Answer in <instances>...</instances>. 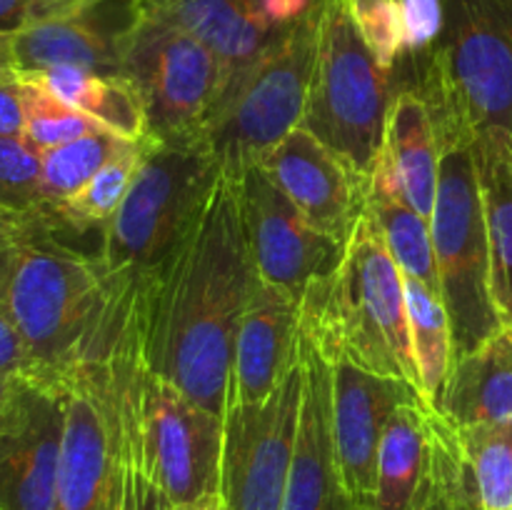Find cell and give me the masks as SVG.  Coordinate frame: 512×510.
<instances>
[{
	"instance_id": "1",
	"label": "cell",
	"mask_w": 512,
	"mask_h": 510,
	"mask_svg": "<svg viewBox=\"0 0 512 510\" xmlns=\"http://www.w3.org/2000/svg\"><path fill=\"white\" fill-rule=\"evenodd\" d=\"M258 283L235 180L220 175L170 263L148 280L145 360L155 375L225 415L240 318Z\"/></svg>"
},
{
	"instance_id": "2",
	"label": "cell",
	"mask_w": 512,
	"mask_h": 510,
	"mask_svg": "<svg viewBox=\"0 0 512 510\" xmlns=\"http://www.w3.org/2000/svg\"><path fill=\"white\" fill-rule=\"evenodd\" d=\"M138 278L113 275L30 220L20 240L8 305L33 363V378L65 383L98 360L133 305Z\"/></svg>"
},
{
	"instance_id": "3",
	"label": "cell",
	"mask_w": 512,
	"mask_h": 510,
	"mask_svg": "<svg viewBox=\"0 0 512 510\" xmlns=\"http://www.w3.org/2000/svg\"><path fill=\"white\" fill-rule=\"evenodd\" d=\"M440 150L473 145L483 130L512 135V0H445V30L428 58L410 65Z\"/></svg>"
},
{
	"instance_id": "4",
	"label": "cell",
	"mask_w": 512,
	"mask_h": 510,
	"mask_svg": "<svg viewBox=\"0 0 512 510\" xmlns=\"http://www.w3.org/2000/svg\"><path fill=\"white\" fill-rule=\"evenodd\" d=\"M300 310L323 350L418 385L403 270L368 210L345 243L335 278Z\"/></svg>"
},
{
	"instance_id": "5",
	"label": "cell",
	"mask_w": 512,
	"mask_h": 510,
	"mask_svg": "<svg viewBox=\"0 0 512 510\" xmlns=\"http://www.w3.org/2000/svg\"><path fill=\"white\" fill-rule=\"evenodd\" d=\"M220 170L200 135L145 140L143 160L118 213L105 225L100 260L113 275L153 280L208 205Z\"/></svg>"
},
{
	"instance_id": "6",
	"label": "cell",
	"mask_w": 512,
	"mask_h": 510,
	"mask_svg": "<svg viewBox=\"0 0 512 510\" xmlns=\"http://www.w3.org/2000/svg\"><path fill=\"white\" fill-rule=\"evenodd\" d=\"M320 15L278 30L253 60L233 70L228 88L205 120L208 143L228 178L263 163L265 155L303 125L318 50Z\"/></svg>"
},
{
	"instance_id": "7",
	"label": "cell",
	"mask_w": 512,
	"mask_h": 510,
	"mask_svg": "<svg viewBox=\"0 0 512 510\" xmlns=\"http://www.w3.org/2000/svg\"><path fill=\"white\" fill-rule=\"evenodd\" d=\"M395 90V73L380 68L373 58L350 18L348 3L328 0L320 13L303 128L368 180L383 148Z\"/></svg>"
},
{
	"instance_id": "8",
	"label": "cell",
	"mask_w": 512,
	"mask_h": 510,
	"mask_svg": "<svg viewBox=\"0 0 512 510\" xmlns=\"http://www.w3.org/2000/svg\"><path fill=\"white\" fill-rule=\"evenodd\" d=\"M233 70L203 40L155 15L133 13L120 35V75L138 88L155 140L200 135Z\"/></svg>"
},
{
	"instance_id": "9",
	"label": "cell",
	"mask_w": 512,
	"mask_h": 510,
	"mask_svg": "<svg viewBox=\"0 0 512 510\" xmlns=\"http://www.w3.org/2000/svg\"><path fill=\"white\" fill-rule=\"evenodd\" d=\"M430 233L458 360L503 328L490 285L488 230L473 145L443 150Z\"/></svg>"
},
{
	"instance_id": "10",
	"label": "cell",
	"mask_w": 512,
	"mask_h": 510,
	"mask_svg": "<svg viewBox=\"0 0 512 510\" xmlns=\"http://www.w3.org/2000/svg\"><path fill=\"white\" fill-rule=\"evenodd\" d=\"M223 438V415L145 368L138 410L140 468L173 508L220 493Z\"/></svg>"
},
{
	"instance_id": "11",
	"label": "cell",
	"mask_w": 512,
	"mask_h": 510,
	"mask_svg": "<svg viewBox=\"0 0 512 510\" xmlns=\"http://www.w3.org/2000/svg\"><path fill=\"white\" fill-rule=\"evenodd\" d=\"M303 410V363L268 400L225 408L220 495L230 510H283Z\"/></svg>"
},
{
	"instance_id": "12",
	"label": "cell",
	"mask_w": 512,
	"mask_h": 510,
	"mask_svg": "<svg viewBox=\"0 0 512 510\" xmlns=\"http://www.w3.org/2000/svg\"><path fill=\"white\" fill-rule=\"evenodd\" d=\"M233 180L258 278L283 288L300 305L318 298L338 273L345 243L315 228L263 165H253Z\"/></svg>"
},
{
	"instance_id": "13",
	"label": "cell",
	"mask_w": 512,
	"mask_h": 510,
	"mask_svg": "<svg viewBox=\"0 0 512 510\" xmlns=\"http://www.w3.org/2000/svg\"><path fill=\"white\" fill-rule=\"evenodd\" d=\"M323 353L330 363V428L340 478L350 500L370 510L385 428L400 405L423 395L410 380L380 375L345 355Z\"/></svg>"
},
{
	"instance_id": "14",
	"label": "cell",
	"mask_w": 512,
	"mask_h": 510,
	"mask_svg": "<svg viewBox=\"0 0 512 510\" xmlns=\"http://www.w3.org/2000/svg\"><path fill=\"white\" fill-rule=\"evenodd\" d=\"M65 385L28 378L0 423V510H53Z\"/></svg>"
},
{
	"instance_id": "15",
	"label": "cell",
	"mask_w": 512,
	"mask_h": 510,
	"mask_svg": "<svg viewBox=\"0 0 512 510\" xmlns=\"http://www.w3.org/2000/svg\"><path fill=\"white\" fill-rule=\"evenodd\" d=\"M260 165L315 228L348 243L368 210V180L343 155L300 125Z\"/></svg>"
},
{
	"instance_id": "16",
	"label": "cell",
	"mask_w": 512,
	"mask_h": 510,
	"mask_svg": "<svg viewBox=\"0 0 512 510\" xmlns=\"http://www.w3.org/2000/svg\"><path fill=\"white\" fill-rule=\"evenodd\" d=\"M303 410L283 510H355L345 493L330 428V363L318 338L300 323Z\"/></svg>"
},
{
	"instance_id": "17",
	"label": "cell",
	"mask_w": 512,
	"mask_h": 510,
	"mask_svg": "<svg viewBox=\"0 0 512 510\" xmlns=\"http://www.w3.org/2000/svg\"><path fill=\"white\" fill-rule=\"evenodd\" d=\"M128 0L58 10L13 33L20 75L50 68H80L120 75V35L130 20Z\"/></svg>"
},
{
	"instance_id": "18",
	"label": "cell",
	"mask_w": 512,
	"mask_h": 510,
	"mask_svg": "<svg viewBox=\"0 0 512 510\" xmlns=\"http://www.w3.org/2000/svg\"><path fill=\"white\" fill-rule=\"evenodd\" d=\"M300 323L298 300L258 278L235 335L230 400L255 405L280 388L298 363Z\"/></svg>"
},
{
	"instance_id": "19",
	"label": "cell",
	"mask_w": 512,
	"mask_h": 510,
	"mask_svg": "<svg viewBox=\"0 0 512 510\" xmlns=\"http://www.w3.org/2000/svg\"><path fill=\"white\" fill-rule=\"evenodd\" d=\"M440 160L443 150L428 105L413 88H398L388 108L383 148L373 170L430 220L438 198Z\"/></svg>"
},
{
	"instance_id": "20",
	"label": "cell",
	"mask_w": 512,
	"mask_h": 510,
	"mask_svg": "<svg viewBox=\"0 0 512 510\" xmlns=\"http://www.w3.org/2000/svg\"><path fill=\"white\" fill-rule=\"evenodd\" d=\"M438 410L455 428L512 420V325L455 360Z\"/></svg>"
},
{
	"instance_id": "21",
	"label": "cell",
	"mask_w": 512,
	"mask_h": 510,
	"mask_svg": "<svg viewBox=\"0 0 512 510\" xmlns=\"http://www.w3.org/2000/svg\"><path fill=\"white\" fill-rule=\"evenodd\" d=\"M433 410V405L420 398L393 413L380 440L370 510H423Z\"/></svg>"
},
{
	"instance_id": "22",
	"label": "cell",
	"mask_w": 512,
	"mask_h": 510,
	"mask_svg": "<svg viewBox=\"0 0 512 510\" xmlns=\"http://www.w3.org/2000/svg\"><path fill=\"white\" fill-rule=\"evenodd\" d=\"M490 248V285L503 325H512V135L490 128L473 143Z\"/></svg>"
},
{
	"instance_id": "23",
	"label": "cell",
	"mask_w": 512,
	"mask_h": 510,
	"mask_svg": "<svg viewBox=\"0 0 512 510\" xmlns=\"http://www.w3.org/2000/svg\"><path fill=\"white\" fill-rule=\"evenodd\" d=\"M28 75L118 138L130 143L150 138L143 98L125 75L90 73L80 68H50Z\"/></svg>"
},
{
	"instance_id": "24",
	"label": "cell",
	"mask_w": 512,
	"mask_h": 510,
	"mask_svg": "<svg viewBox=\"0 0 512 510\" xmlns=\"http://www.w3.org/2000/svg\"><path fill=\"white\" fill-rule=\"evenodd\" d=\"M368 213L378 223L390 255L403 275L418 280L425 288L440 295L438 265H435L433 233L425 220L380 173L368 178Z\"/></svg>"
},
{
	"instance_id": "25",
	"label": "cell",
	"mask_w": 512,
	"mask_h": 510,
	"mask_svg": "<svg viewBox=\"0 0 512 510\" xmlns=\"http://www.w3.org/2000/svg\"><path fill=\"white\" fill-rule=\"evenodd\" d=\"M403 278L410 348H413L415 370H418V390L425 403L438 408L455 363L450 315L438 293H433L408 275H403Z\"/></svg>"
},
{
	"instance_id": "26",
	"label": "cell",
	"mask_w": 512,
	"mask_h": 510,
	"mask_svg": "<svg viewBox=\"0 0 512 510\" xmlns=\"http://www.w3.org/2000/svg\"><path fill=\"white\" fill-rule=\"evenodd\" d=\"M130 140L98 128L58 148L45 150L40 165V210L33 220L45 218L73 198L108 160L130 148Z\"/></svg>"
},
{
	"instance_id": "27",
	"label": "cell",
	"mask_w": 512,
	"mask_h": 510,
	"mask_svg": "<svg viewBox=\"0 0 512 510\" xmlns=\"http://www.w3.org/2000/svg\"><path fill=\"white\" fill-rule=\"evenodd\" d=\"M143 143H133L128 150L115 155L113 160L103 165L78 193L70 200H65L58 210H53L45 218L35 220L43 228L58 230V228H73V230H90L100 228L110 223L115 213H118L120 203L128 195L130 183H133L135 173L143 160Z\"/></svg>"
},
{
	"instance_id": "28",
	"label": "cell",
	"mask_w": 512,
	"mask_h": 510,
	"mask_svg": "<svg viewBox=\"0 0 512 510\" xmlns=\"http://www.w3.org/2000/svg\"><path fill=\"white\" fill-rule=\"evenodd\" d=\"M423 510H480L478 485L460 430L438 408L430 420V470Z\"/></svg>"
},
{
	"instance_id": "29",
	"label": "cell",
	"mask_w": 512,
	"mask_h": 510,
	"mask_svg": "<svg viewBox=\"0 0 512 510\" xmlns=\"http://www.w3.org/2000/svg\"><path fill=\"white\" fill-rule=\"evenodd\" d=\"M458 430L473 465L480 510H512V420Z\"/></svg>"
},
{
	"instance_id": "30",
	"label": "cell",
	"mask_w": 512,
	"mask_h": 510,
	"mask_svg": "<svg viewBox=\"0 0 512 510\" xmlns=\"http://www.w3.org/2000/svg\"><path fill=\"white\" fill-rule=\"evenodd\" d=\"M25 103V130L23 138L33 145L38 153L70 143L75 138L93 133L100 125L50 93L43 83L30 75H20Z\"/></svg>"
},
{
	"instance_id": "31",
	"label": "cell",
	"mask_w": 512,
	"mask_h": 510,
	"mask_svg": "<svg viewBox=\"0 0 512 510\" xmlns=\"http://www.w3.org/2000/svg\"><path fill=\"white\" fill-rule=\"evenodd\" d=\"M43 155L25 138H0V208L33 220L40 210Z\"/></svg>"
},
{
	"instance_id": "32",
	"label": "cell",
	"mask_w": 512,
	"mask_h": 510,
	"mask_svg": "<svg viewBox=\"0 0 512 510\" xmlns=\"http://www.w3.org/2000/svg\"><path fill=\"white\" fill-rule=\"evenodd\" d=\"M358 28L360 38L368 45L380 68L395 73L403 58V30L395 0H345Z\"/></svg>"
},
{
	"instance_id": "33",
	"label": "cell",
	"mask_w": 512,
	"mask_h": 510,
	"mask_svg": "<svg viewBox=\"0 0 512 510\" xmlns=\"http://www.w3.org/2000/svg\"><path fill=\"white\" fill-rule=\"evenodd\" d=\"M403 30L400 63L418 65L428 58L445 30V0H395ZM398 63V65H400Z\"/></svg>"
},
{
	"instance_id": "34",
	"label": "cell",
	"mask_w": 512,
	"mask_h": 510,
	"mask_svg": "<svg viewBox=\"0 0 512 510\" xmlns=\"http://www.w3.org/2000/svg\"><path fill=\"white\" fill-rule=\"evenodd\" d=\"M0 375H23L33 378L28 348L23 343L18 325L10 315L8 305L0 303Z\"/></svg>"
},
{
	"instance_id": "35",
	"label": "cell",
	"mask_w": 512,
	"mask_h": 510,
	"mask_svg": "<svg viewBox=\"0 0 512 510\" xmlns=\"http://www.w3.org/2000/svg\"><path fill=\"white\" fill-rule=\"evenodd\" d=\"M25 103L20 75L0 83V138H23Z\"/></svg>"
},
{
	"instance_id": "36",
	"label": "cell",
	"mask_w": 512,
	"mask_h": 510,
	"mask_svg": "<svg viewBox=\"0 0 512 510\" xmlns=\"http://www.w3.org/2000/svg\"><path fill=\"white\" fill-rule=\"evenodd\" d=\"M55 0H0V33H15L35 20L53 15Z\"/></svg>"
},
{
	"instance_id": "37",
	"label": "cell",
	"mask_w": 512,
	"mask_h": 510,
	"mask_svg": "<svg viewBox=\"0 0 512 510\" xmlns=\"http://www.w3.org/2000/svg\"><path fill=\"white\" fill-rule=\"evenodd\" d=\"M130 510H173L163 490L143 473L140 455L133 465V478H130Z\"/></svg>"
},
{
	"instance_id": "38",
	"label": "cell",
	"mask_w": 512,
	"mask_h": 510,
	"mask_svg": "<svg viewBox=\"0 0 512 510\" xmlns=\"http://www.w3.org/2000/svg\"><path fill=\"white\" fill-rule=\"evenodd\" d=\"M25 228L0 230V303H5V298H8V288L10 280H13L15 260H18L20 240H23Z\"/></svg>"
},
{
	"instance_id": "39",
	"label": "cell",
	"mask_w": 512,
	"mask_h": 510,
	"mask_svg": "<svg viewBox=\"0 0 512 510\" xmlns=\"http://www.w3.org/2000/svg\"><path fill=\"white\" fill-rule=\"evenodd\" d=\"M25 383H28V378H23V375H0V423L10 413Z\"/></svg>"
},
{
	"instance_id": "40",
	"label": "cell",
	"mask_w": 512,
	"mask_h": 510,
	"mask_svg": "<svg viewBox=\"0 0 512 510\" xmlns=\"http://www.w3.org/2000/svg\"><path fill=\"white\" fill-rule=\"evenodd\" d=\"M18 65L13 53V33H0V83L18 78Z\"/></svg>"
},
{
	"instance_id": "41",
	"label": "cell",
	"mask_w": 512,
	"mask_h": 510,
	"mask_svg": "<svg viewBox=\"0 0 512 510\" xmlns=\"http://www.w3.org/2000/svg\"><path fill=\"white\" fill-rule=\"evenodd\" d=\"M173 510H230V508L225 505L223 495L215 493V495H208V498L198 500V503H190L185 505V508H173Z\"/></svg>"
},
{
	"instance_id": "42",
	"label": "cell",
	"mask_w": 512,
	"mask_h": 510,
	"mask_svg": "<svg viewBox=\"0 0 512 510\" xmlns=\"http://www.w3.org/2000/svg\"><path fill=\"white\" fill-rule=\"evenodd\" d=\"M28 223L30 218H25V215L10 213V210L0 208V230H18V228H25Z\"/></svg>"
},
{
	"instance_id": "43",
	"label": "cell",
	"mask_w": 512,
	"mask_h": 510,
	"mask_svg": "<svg viewBox=\"0 0 512 510\" xmlns=\"http://www.w3.org/2000/svg\"><path fill=\"white\" fill-rule=\"evenodd\" d=\"M135 460H138V455H135ZM130 478H133V470H130ZM125 510H130V488H128V505H125Z\"/></svg>"
},
{
	"instance_id": "44",
	"label": "cell",
	"mask_w": 512,
	"mask_h": 510,
	"mask_svg": "<svg viewBox=\"0 0 512 510\" xmlns=\"http://www.w3.org/2000/svg\"><path fill=\"white\" fill-rule=\"evenodd\" d=\"M355 510H368V508H360V505H355Z\"/></svg>"
}]
</instances>
